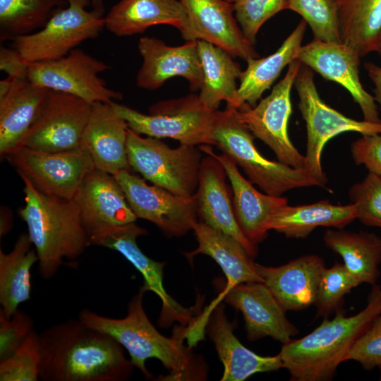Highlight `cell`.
<instances>
[{
  "mask_svg": "<svg viewBox=\"0 0 381 381\" xmlns=\"http://www.w3.org/2000/svg\"><path fill=\"white\" fill-rule=\"evenodd\" d=\"M39 337L43 381H124L133 375L123 348L78 318L55 324Z\"/></svg>",
  "mask_w": 381,
  "mask_h": 381,
  "instance_id": "6da1fadb",
  "label": "cell"
},
{
  "mask_svg": "<svg viewBox=\"0 0 381 381\" xmlns=\"http://www.w3.org/2000/svg\"><path fill=\"white\" fill-rule=\"evenodd\" d=\"M144 291L139 289L128 305L123 318H111L89 309L80 311L78 318L86 325L105 333L126 349L134 367L146 378L152 374L146 368L148 358H157L169 371L158 380H204L207 377L205 363L193 353L183 341V327L177 329L172 337L162 335L152 324L143 305Z\"/></svg>",
  "mask_w": 381,
  "mask_h": 381,
  "instance_id": "7a4b0ae2",
  "label": "cell"
},
{
  "mask_svg": "<svg viewBox=\"0 0 381 381\" xmlns=\"http://www.w3.org/2000/svg\"><path fill=\"white\" fill-rule=\"evenodd\" d=\"M381 314V289L374 286L365 308L346 316L341 309L334 318H325L313 331L283 344L279 356L291 381H327L356 339Z\"/></svg>",
  "mask_w": 381,
  "mask_h": 381,
  "instance_id": "3957f363",
  "label": "cell"
},
{
  "mask_svg": "<svg viewBox=\"0 0 381 381\" xmlns=\"http://www.w3.org/2000/svg\"><path fill=\"white\" fill-rule=\"evenodd\" d=\"M25 204L18 214L38 257V270L43 279L52 278L64 260H75L90 245L79 209L73 199L45 194L24 175Z\"/></svg>",
  "mask_w": 381,
  "mask_h": 381,
  "instance_id": "277c9868",
  "label": "cell"
},
{
  "mask_svg": "<svg viewBox=\"0 0 381 381\" xmlns=\"http://www.w3.org/2000/svg\"><path fill=\"white\" fill-rule=\"evenodd\" d=\"M216 146L239 166L253 184L271 195L282 196L292 189L325 186L307 169L294 168L262 156L255 136L238 117L237 109L216 110L212 131Z\"/></svg>",
  "mask_w": 381,
  "mask_h": 381,
  "instance_id": "5b68a950",
  "label": "cell"
},
{
  "mask_svg": "<svg viewBox=\"0 0 381 381\" xmlns=\"http://www.w3.org/2000/svg\"><path fill=\"white\" fill-rule=\"evenodd\" d=\"M110 104L128 127L140 135L169 138L194 146H216L212 134L216 110L205 107L198 95L158 102L149 107L148 114L116 102Z\"/></svg>",
  "mask_w": 381,
  "mask_h": 381,
  "instance_id": "8992f818",
  "label": "cell"
},
{
  "mask_svg": "<svg viewBox=\"0 0 381 381\" xmlns=\"http://www.w3.org/2000/svg\"><path fill=\"white\" fill-rule=\"evenodd\" d=\"M194 145L171 148L159 138L142 137L129 127L127 156L132 170L152 184L181 196H193L202 159Z\"/></svg>",
  "mask_w": 381,
  "mask_h": 381,
  "instance_id": "52a82bcc",
  "label": "cell"
},
{
  "mask_svg": "<svg viewBox=\"0 0 381 381\" xmlns=\"http://www.w3.org/2000/svg\"><path fill=\"white\" fill-rule=\"evenodd\" d=\"M39 30L13 38L12 47L28 63L55 60L68 55L80 44L97 37L105 28L102 15L87 10L90 0H66Z\"/></svg>",
  "mask_w": 381,
  "mask_h": 381,
  "instance_id": "ba28073f",
  "label": "cell"
},
{
  "mask_svg": "<svg viewBox=\"0 0 381 381\" xmlns=\"http://www.w3.org/2000/svg\"><path fill=\"white\" fill-rule=\"evenodd\" d=\"M294 85L299 98L298 108L306 124L305 169L326 186L327 179L321 162L326 143L345 132H357L361 135L381 134V123L351 119L327 104L319 95L313 71L303 64Z\"/></svg>",
  "mask_w": 381,
  "mask_h": 381,
  "instance_id": "9c48e42d",
  "label": "cell"
},
{
  "mask_svg": "<svg viewBox=\"0 0 381 381\" xmlns=\"http://www.w3.org/2000/svg\"><path fill=\"white\" fill-rule=\"evenodd\" d=\"M301 65L294 60L269 95L254 107L244 103L237 109L240 121L274 152L279 162L298 169H305V155L291 141L288 125L292 113L291 92Z\"/></svg>",
  "mask_w": 381,
  "mask_h": 381,
  "instance_id": "30bf717a",
  "label": "cell"
},
{
  "mask_svg": "<svg viewBox=\"0 0 381 381\" xmlns=\"http://www.w3.org/2000/svg\"><path fill=\"white\" fill-rule=\"evenodd\" d=\"M109 68L106 63L75 48L58 59L29 63L28 78L37 85L73 95L90 104L111 103L121 99L122 94L109 88L99 77Z\"/></svg>",
  "mask_w": 381,
  "mask_h": 381,
  "instance_id": "8fae6325",
  "label": "cell"
},
{
  "mask_svg": "<svg viewBox=\"0 0 381 381\" xmlns=\"http://www.w3.org/2000/svg\"><path fill=\"white\" fill-rule=\"evenodd\" d=\"M18 174L24 175L41 192L73 199L95 164L83 147L44 152L21 147L6 157Z\"/></svg>",
  "mask_w": 381,
  "mask_h": 381,
  "instance_id": "7c38bea8",
  "label": "cell"
},
{
  "mask_svg": "<svg viewBox=\"0 0 381 381\" xmlns=\"http://www.w3.org/2000/svg\"><path fill=\"white\" fill-rule=\"evenodd\" d=\"M92 104L68 93L49 90L20 147L63 152L80 147Z\"/></svg>",
  "mask_w": 381,
  "mask_h": 381,
  "instance_id": "4fadbf2b",
  "label": "cell"
},
{
  "mask_svg": "<svg viewBox=\"0 0 381 381\" xmlns=\"http://www.w3.org/2000/svg\"><path fill=\"white\" fill-rule=\"evenodd\" d=\"M137 218L155 224L167 237H180L198 221L194 196L176 195L122 170L114 175Z\"/></svg>",
  "mask_w": 381,
  "mask_h": 381,
  "instance_id": "5bb4252c",
  "label": "cell"
},
{
  "mask_svg": "<svg viewBox=\"0 0 381 381\" xmlns=\"http://www.w3.org/2000/svg\"><path fill=\"white\" fill-rule=\"evenodd\" d=\"M205 329L224 368L222 381H243L254 374L283 368L279 354L260 356L241 343L234 334L235 322L227 319L220 301L214 300L190 325L191 333L198 337H203Z\"/></svg>",
  "mask_w": 381,
  "mask_h": 381,
  "instance_id": "9a60e30c",
  "label": "cell"
},
{
  "mask_svg": "<svg viewBox=\"0 0 381 381\" xmlns=\"http://www.w3.org/2000/svg\"><path fill=\"white\" fill-rule=\"evenodd\" d=\"M73 199L90 243L138 219L115 176L96 168L86 175Z\"/></svg>",
  "mask_w": 381,
  "mask_h": 381,
  "instance_id": "2e32d148",
  "label": "cell"
},
{
  "mask_svg": "<svg viewBox=\"0 0 381 381\" xmlns=\"http://www.w3.org/2000/svg\"><path fill=\"white\" fill-rule=\"evenodd\" d=\"M361 58L345 43L314 39L301 46L296 59L324 78L346 89L360 107L364 121L381 123L374 97L363 88L359 79Z\"/></svg>",
  "mask_w": 381,
  "mask_h": 381,
  "instance_id": "e0dca14e",
  "label": "cell"
},
{
  "mask_svg": "<svg viewBox=\"0 0 381 381\" xmlns=\"http://www.w3.org/2000/svg\"><path fill=\"white\" fill-rule=\"evenodd\" d=\"M147 234L145 229L135 222L116 227L111 231L92 239L90 245L102 246L121 253L142 274L144 284L140 288L144 292L153 291L162 302L159 318L161 327H168L177 321L181 326H188L194 320V310L178 303L165 291L163 285V268L165 262L147 257L136 243L138 236Z\"/></svg>",
  "mask_w": 381,
  "mask_h": 381,
  "instance_id": "ac0fdd59",
  "label": "cell"
},
{
  "mask_svg": "<svg viewBox=\"0 0 381 381\" xmlns=\"http://www.w3.org/2000/svg\"><path fill=\"white\" fill-rule=\"evenodd\" d=\"M221 299L242 313L249 341L271 337L285 344L299 333L263 282L243 283L223 290L217 300Z\"/></svg>",
  "mask_w": 381,
  "mask_h": 381,
  "instance_id": "d6986e66",
  "label": "cell"
},
{
  "mask_svg": "<svg viewBox=\"0 0 381 381\" xmlns=\"http://www.w3.org/2000/svg\"><path fill=\"white\" fill-rule=\"evenodd\" d=\"M138 48L143 57L136 76L138 87L156 90L171 78L182 77L189 83L191 91L200 90L203 74L197 40L172 47L159 39L146 36L140 38Z\"/></svg>",
  "mask_w": 381,
  "mask_h": 381,
  "instance_id": "ffe728a7",
  "label": "cell"
},
{
  "mask_svg": "<svg viewBox=\"0 0 381 381\" xmlns=\"http://www.w3.org/2000/svg\"><path fill=\"white\" fill-rule=\"evenodd\" d=\"M226 178L224 168L217 159L209 155L202 157L193 195L198 217L234 237L253 258L258 255V246L246 238L238 226L233 209L232 190Z\"/></svg>",
  "mask_w": 381,
  "mask_h": 381,
  "instance_id": "44dd1931",
  "label": "cell"
},
{
  "mask_svg": "<svg viewBox=\"0 0 381 381\" xmlns=\"http://www.w3.org/2000/svg\"><path fill=\"white\" fill-rule=\"evenodd\" d=\"M199 149L217 159L224 168L232 190L234 215L241 230L253 243L258 245L267 236V223L272 215L288 204V199L258 191L240 173L234 161L222 153L217 155L210 145H201Z\"/></svg>",
  "mask_w": 381,
  "mask_h": 381,
  "instance_id": "7402d4cb",
  "label": "cell"
},
{
  "mask_svg": "<svg viewBox=\"0 0 381 381\" xmlns=\"http://www.w3.org/2000/svg\"><path fill=\"white\" fill-rule=\"evenodd\" d=\"M128 129L110 103L92 104L80 147L89 153L96 169L114 176L122 170L133 171L127 156Z\"/></svg>",
  "mask_w": 381,
  "mask_h": 381,
  "instance_id": "603a6c76",
  "label": "cell"
},
{
  "mask_svg": "<svg viewBox=\"0 0 381 381\" xmlns=\"http://www.w3.org/2000/svg\"><path fill=\"white\" fill-rule=\"evenodd\" d=\"M198 40L219 47L246 61L259 55L244 36L232 4L226 0H179Z\"/></svg>",
  "mask_w": 381,
  "mask_h": 381,
  "instance_id": "cb8c5ba5",
  "label": "cell"
},
{
  "mask_svg": "<svg viewBox=\"0 0 381 381\" xmlns=\"http://www.w3.org/2000/svg\"><path fill=\"white\" fill-rule=\"evenodd\" d=\"M104 18L105 28L119 37L143 33L148 28L169 25L186 40H198L179 0H121Z\"/></svg>",
  "mask_w": 381,
  "mask_h": 381,
  "instance_id": "d4e9b609",
  "label": "cell"
},
{
  "mask_svg": "<svg viewBox=\"0 0 381 381\" xmlns=\"http://www.w3.org/2000/svg\"><path fill=\"white\" fill-rule=\"evenodd\" d=\"M262 282L285 311L306 309L315 304L324 260L313 254L302 255L281 266L256 263Z\"/></svg>",
  "mask_w": 381,
  "mask_h": 381,
  "instance_id": "484cf974",
  "label": "cell"
},
{
  "mask_svg": "<svg viewBox=\"0 0 381 381\" xmlns=\"http://www.w3.org/2000/svg\"><path fill=\"white\" fill-rule=\"evenodd\" d=\"M28 78H13L8 92L0 99V155L6 157L20 147L49 92Z\"/></svg>",
  "mask_w": 381,
  "mask_h": 381,
  "instance_id": "4316f807",
  "label": "cell"
},
{
  "mask_svg": "<svg viewBox=\"0 0 381 381\" xmlns=\"http://www.w3.org/2000/svg\"><path fill=\"white\" fill-rule=\"evenodd\" d=\"M193 230L198 246L184 255L189 261L198 254H205L214 260L226 278L224 290L243 283L262 282L253 258L234 237L200 220L194 224Z\"/></svg>",
  "mask_w": 381,
  "mask_h": 381,
  "instance_id": "83f0119b",
  "label": "cell"
},
{
  "mask_svg": "<svg viewBox=\"0 0 381 381\" xmlns=\"http://www.w3.org/2000/svg\"><path fill=\"white\" fill-rule=\"evenodd\" d=\"M358 218L354 204L333 205L329 200L279 208L270 217L267 229L290 238H306L318 226L341 229Z\"/></svg>",
  "mask_w": 381,
  "mask_h": 381,
  "instance_id": "f1b7e54d",
  "label": "cell"
},
{
  "mask_svg": "<svg viewBox=\"0 0 381 381\" xmlns=\"http://www.w3.org/2000/svg\"><path fill=\"white\" fill-rule=\"evenodd\" d=\"M307 23L303 19L273 54L263 58H251L241 72L237 90V109L246 103L256 105L262 94L270 88L285 66L296 59L302 46Z\"/></svg>",
  "mask_w": 381,
  "mask_h": 381,
  "instance_id": "f546056e",
  "label": "cell"
},
{
  "mask_svg": "<svg viewBox=\"0 0 381 381\" xmlns=\"http://www.w3.org/2000/svg\"><path fill=\"white\" fill-rule=\"evenodd\" d=\"M327 248L339 254L356 286L375 285L380 277L381 237L365 231L328 229L323 235Z\"/></svg>",
  "mask_w": 381,
  "mask_h": 381,
  "instance_id": "4dcf8cb0",
  "label": "cell"
},
{
  "mask_svg": "<svg viewBox=\"0 0 381 381\" xmlns=\"http://www.w3.org/2000/svg\"><path fill=\"white\" fill-rule=\"evenodd\" d=\"M203 79L200 94V101L207 108L217 110L224 100L226 107L237 109V80L241 69L233 56L216 45L197 40Z\"/></svg>",
  "mask_w": 381,
  "mask_h": 381,
  "instance_id": "1f68e13d",
  "label": "cell"
},
{
  "mask_svg": "<svg viewBox=\"0 0 381 381\" xmlns=\"http://www.w3.org/2000/svg\"><path fill=\"white\" fill-rule=\"evenodd\" d=\"M38 257L28 233H21L12 250L0 249V313L11 318L30 298L31 268Z\"/></svg>",
  "mask_w": 381,
  "mask_h": 381,
  "instance_id": "d6a6232c",
  "label": "cell"
},
{
  "mask_svg": "<svg viewBox=\"0 0 381 381\" xmlns=\"http://www.w3.org/2000/svg\"><path fill=\"white\" fill-rule=\"evenodd\" d=\"M341 40L362 57L375 51L381 31V0H337Z\"/></svg>",
  "mask_w": 381,
  "mask_h": 381,
  "instance_id": "836d02e7",
  "label": "cell"
},
{
  "mask_svg": "<svg viewBox=\"0 0 381 381\" xmlns=\"http://www.w3.org/2000/svg\"><path fill=\"white\" fill-rule=\"evenodd\" d=\"M66 0H0V41L35 32L43 28Z\"/></svg>",
  "mask_w": 381,
  "mask_h": 381,
  "instance_id": "e575fe53",
  "label": "cell"
},
{
  "mask_svg": "<svg viewBox=\"0 0 381 381\" xmlns=\"http://www.w3.org/2000/svg\"><path fill=\"white\" fill-rule=\"evenodd\" d=\"M286 9L302 17L315 40L342 42L337 0H286Z\"/></svg>",
  "mask_w": 381,
  "mask_h": 381,
  "instance_id": "d590c367",
  "label": "cell"
},
{
  "mask_svg": "<svg viewBox=\"0 0 381 381\" xmlns=\"http://www.w3.org/2000/svg\"><path fill=\"white\" fill-rule=\"evenodd\" d=\"M357 286L344 264L336 262L325 268L318 284L315 318H327L342 309L344 297Z\"/></svg>",
  "mask_w": 381,
  "mask_h": 381,
  "instance_id": "8d00e7d4",
  "label": "cell"
},
{
  "mask_svg": "<svg viewBox=\"0 0 381 381\" xmlns=\"http://www.w3.org/2000/svg\"><path fill=\"white\" fill-rule=\"evenodd\" d=\"M40 362L39 334L32 330L11 356L0 361V380L37 381Z\"/></svg>",
  "mask_w": 381,
  "mask_h": 381,
  "instance_id": "74e56055",
  "label": "cell"
},
{
  "mask_svg": "<svg viewBox=\"0 0 381 381\" xmlns=\"http://www.w3.org/2000/svg\"><path fill=\"white\" fill-rule=\"evenodd\" d=\"M232 4L234 16L244 36L253 44L262 25L286 9V0H226Z\"/></svg>",
  "mask_w": 381,
  "mask_h": 381,
  "instance_id": "f35d334b",
  "label": "cell"
},
{
  "mask_svg": "<svg viewBox=\"0 0 381 381\" xmlns=\"http://www.w3.org/2000/svg\"><path fill=\"white\" fill-rule=\"evenodd\" d=\"M349 198L361 222L381 228V175L368 172L362 181L350 188Z\"/></svg>",
  "mask_w": 381,
  "mask_h": 381,
  "instance_id": "ab89813d",
  "label": "cell"
},
{
  "mask_svg": "<svg viewBox=\"0 0 381 381\" xmlns=\"http://www.w3.org/2000/svg\"><path fill=\"white\" fill-rule=\"evenodd\" d=\"M31 317L20 309L7 318L0 313V361L11 356L34 330Z\"/></svg>",
  "mask_w": 381,
  "mask_h": 381,
  "instance_id": "60d3db41",
  "label": "cell"
},
{
  "mask_svg": "<svg viewBox=\"0 0 381 381\" xmlns=\"http://www.w3.org/2000/svg\"><path fill=\"white\" fill-rule=\"evenodd\" d=\"M346 361H355L365 370L381 365V314L356 339L346 356Z\"/></svg>",
  "mask_w": 381,
  "mask_h": 381,
  "instance_id": "b9f144b4",
  "label": "cell"
},
{
  "mask_svg": "<svg viewBox=\"0 0 381 381\" xmlns=\"http://www.w3.org/2000/svg\"><path fill=\"white\" fill-rule=\"evenodd\" d=\"M351 152L356 164H363L369 172L381 175L380 134L362 135L351 144Z\"/></svg>",
  "mask_w": 381,
  "mask_h": 381,
  "instance_id": "7bdbcfd3",
  "label": "cell"
},
{
  "mask_svg": "<svg viewBox=\"0 0 381 381\" xmlns=\"http://www.w3.org/2000/svg\"><path fill=\"white\" fill-rule=\"evenodd\" d=\"M29 63L13 47H1L0 69L11 78H28Z\"/></svg>",
  "mask_w": 381,
  "mask_h": 381,
  "instance_id": "ee69618b",
  "label": "cell"
},
{
  "mask_svg": "<svg viewBox=\"0 0 381 381\" xmlns=\"http://www.w3.org/2000/svg\"><path fill=\"white\" fill-rule=\"evenodd\" d=\"M364 68L374 85V99L381 108V67L374 63L367 62L364 64Z\"/></svg>",
  "mask_w": 381,
  "mask_h": 381,
  "instance_id": "f6af8a7d",
  "label": "cell"
},
{
  "mask_svg": "<svg viewBox=\"0 0 381 381\" xmlns=\"http://www.w3.org/2000/svg\"><path fill=\"white\" fill-rule=\"evenodd\" d=\"M13 226V214L7 207H1L0 236L8 234Z\"/></svg>",
  "mask_w": 381,
  "mask_h": 381,
  "instance_id": "bcb514c9",
  "label": "cell"
},
{
  "mask_svg": "<svg viewBox=\"0 0 381 381\" xmlns=\"http://www.w3.org/2000/svg\"><path fill=\"white\" fill-rule=\"evenodd\" d=\"M92 9L103 16L104 13V0H90Z\"/></svg>",
  "mask_w": 381,
  "mask_h": 381,
  "instance_id": "7dc6e473",
  "label": "cell"
},
{
  "mask_svg": "<svg viewBox=\"0 0 381 381\" xmlns=\"http://www.w3.org/2000/svg\"><path fill=\"white\" fill-rule=\"evenodd\" d=\"M375 52H376L381 57V31L377 40Z\"/></svg>",
  "mask_w": 381,
  "mask_h": 381,
  "instance_id": "c3c4849f",
  "label": "cell"
},
{
  "mask_svg": "<svg viewBox=\"0 0 381 381\" xmlns=\"http://www.w3.org/2000/svg\"><path fill=\"white\" fill-rule=\"evenodd\" d=\"M378 367H379V368H380V380H381V365H379Z\"/></svg>",
  "mask_w": 381,
  "mask_h": 381,
  "instance_id": "681fc988",
  "label": "cell"
}]
</instances>
